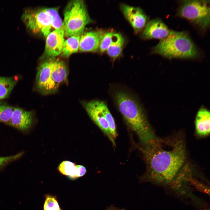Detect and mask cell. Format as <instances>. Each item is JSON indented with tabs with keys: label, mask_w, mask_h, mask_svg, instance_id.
<instances>
[{
	"label": "cell",
	"mask_w": 210,
	"mask_h": 210,
	"mask_svg": "<svg viewBox=\"0 0 210 210\" xmlns=\"http://www.w3.org/2000/svg\"><path fill=\"white\" fill-rule=\"evenodd\" d=\"M139 149L146 165L141 181L169 185L181 182L186 158L182 139L155 137Z\"/></svg>",
	"instance_id": "1"
},
{
	"label": "cell",
	"mask_w": 210,
	"mask_h": 210,
	"mask_svg": "<svg viewBox=\"0 0 210 210\" xmlns=\"http://www.w3.org/2000/svg\"><path fill=\"white\" fill-rule=\"evenodd\" d=\"M114 100L126 124L137 136L142 145L155 138L143 109L136 99L122 90L115 92Z\"/></svg>",
	"instance_id": "2"
},
{
	"label": "cell",
	"mask_w": 210,
	"mask_h": 210,
	"mask_svg": "<svg viewBox=\"0 0 210 210\" xmlns=\"http://www.w3.org/2000/svg\"><path fill=\"white\" fill-rule=\"evenodd\" d=\"M155 53L170 58H191L199 54L195 45L185 32L171 31L153 48Z\"/></svg>",
	"instance_id": "3"
},
{
	"label": "cell",
	"mask_w": 210,
	"mask_h": 210,
	"mask_svg": "<svg viewBox=\"0 0 210 210\" xmlns=\"http://www.w3.org/2000/svg\"><path fill=\"white\" fill-rule=\"evenodd\" d=\"M64 12L63 25L64 36L66 37L80 36L85 26L92 22L83 0L70 1Z\"/></svg>",
	"instance_id": "4"
},
{
	"label": "cell",
	"mask_w": 210,
	"mask_h": 210,
	"mask_svg": "<svg viewBox=\"0 0 210 210\" xmlns=\"http://www.w3.org/2000/svg\"><path fill=\"white\" fill-rule=\"evenodd\" d=\"M207 1L185 0L182 2L178 14L205 29L209 25L210 7Z\"/></svg>",
	"instance_id": "5"
},
{
	"label": "cell",
	"mask_w": 210,
	"mask_h": 210,
	"mask_svg": "<svg viewBox=\"0 0 210 210\" xmlns=\"http://www.w3.org/2000/svg\"><path fill=\"white\" fill-rule=\"evenodd\" d=\"M22 18L27 27L34 33H41L46 37L50 32L51 19L44 8L26 10Z\"/></svg>",
	"instance_id": "6"
},
{
	"label": "cell",
	"mask_w": 210,
	"mask_h": 210,
	"mask_svg": "<svg viewBox=\"0 0 210 210\" xmlns=\"http://www.w3.org/2000/svg\"><path fill=\"white\" fill-rule=\"evenodd\" d=\"M55 59V57L48 58L37 69L36 78V87L38 91L43 94L54 93L51 73Z\"/></svg>",
	"instance_id": "7"
},
{
	"label": "cell",
	"mask_w": 210,
	"mask_h": 210,
	"mask_svg": "<svg viewBox=\"0 0 210 210\" xmlns=\"http://www.w3.org/2000/svg\"><path fill=\"white\" fill-rule=\"evenodd\" d=\"M83 105L91 119L107 136L113 145L115 146V140L110 133L108 123L97 106L96 100L84 102Z\"/></svg>",
	"instance_id": "8"
},
{
	"label": "cell",
	"mask_w": 210,
	"mask_h": 210,
	"mask_svg": "<svg viewBox=\"0 0 210 210\" xmlns=\"http://www.w3.org/2000/svg\"><path fill=\"white\" fill-rule=\"evenodd\" d=\"M120 8L135 33L139 32L144 27L146 24L147 17L141 8L122 4Z\"/></svg>",
	"instance_id": "9"
},
{
	"label": "cell",
	"mask_w": 210,
	"mask_h": 210,
	"mask_svg": "<svg viewBox=\"0 0 210 210\" xmlns=\"http://www.w3.org/2000/svg\"><path fill=\"white\" fill-rule=\"evenodd\" d=\"M63 25L50 32L46 36L45 54L47 57H55L61 53L64 42Z\"/></svg>",
	"instance_id": "10"
},
{
	"label": "cell",
	"mask_w": 210,
	"mask_h": 210,
	"mask_svg": "<svg viewBox=\"0 0 210 210\" xmlns=\"http://www.w3.org/2000/svg\"><path fill=\"white\" fill-rule=\"evenodd\" d=\"M171 31L161 20L155 19L151 20L146 24L141 36L145 39L161 40L167 37Z\"/></svg>",
	"instance_id": "11"
},
{
	"label": "cell",
	"mask_w": 210,
	"mask_h": 210,
	"mask_svg": "<svg viewBox=\"0 0 210 210\" xmlns=\"http://www.w3.org/2000/svg\"><path fill=\"white\" fill-rule=\"evenodd\" d=\"M105 33V32L101 29L83 33L80 37L79 50L82 52L97 51L101 40Z\"/></svg>",
	"instance_id": "12"
},
{
	"label": "cell",
	"mask_w": 210,
	"mask_h": 210,
	"mask_svg": "<svg viewBox=\"0 0 210 210\" xmlns=\"http://www.w3.org/2000/svg\"><path fill=\"white\" fill-rule=\"evenodd\" d=\"M32 121L31 111L16 107H14L11 118L7 124L19 130L25 131L30 127Z\"/></svg>",
	"instance_id": "13"
},
{
	"label": "cell",
	"mask_w": 210,
	"mask_h": 210,
	"mask_svg": "<svg viewBox=\"0 0 210 210\" xmlns=\"http://www.w3.org/2000/svg\"><path fill=\"white\" fill-rule=\"evenodd\" d=\"M68 70L64 62L55 58L51 73V78L54 93L55 92L60 85L67 79Z\"/></svg>",
	"instance_id": "14"
},
{
	"label": "cell",
	"mask_w": 210,
	"mask_h": 210,
	"mask_svg": "<svg viewBox=\"0 0 210 210\" xmlns=\"http://www.w3.org/2000/svg\"><path fill=\"white\" fill-rule=\"evenodd\" d=\"M209 111L205 108H202L198 111L195 122L197 134L203 137L208 135L210 133Z\"/></svg>",
	"instance_id": "15"
},
{
	"label": "cell",
	"mask_w": 210,
	"mask_h": 210,
	"mask_svg": "<svg viewBox=\"0 0 210 210\" xmlns=\"http://www.w3.org/2000/svg\"><path fill=\"white\" fill-rule=\"evenodd\" d=\"M58 169L60 173L71 179L82 176L85 173L84 168L82 165H77L74 163L68 160L61 162Z\"/></svg>",
	"instance_id": "16"
},
{
	"label": "cell",
	"mask_w": 210,
	"mask_h": 210,
	"mask_svg": "<svg viewBox=\"0 0 210 210\" xmlns=\"http://www.w3.org/2000/svg\"><path fill=\"white\" fill-rule=\"evenodd\" d=\"M125 43L123 37L120 34L115 33L113 41L106 51L108 55L114 60L120 56Z\"/></svg>",
	"instance_id": "17"
},
{
	"label": "cell",
	"mask_w": 210,
	"mask_h": 210,
	"mask_svg": "<svg viewBox=\"0 0 210 210\" xmlns=\"http://www.w3.org/2000/svg\"><path fill=\"white\" fill-rule=\"evenodd\" d=\"M18 80L17 77L0 76V100L9 96Z\"/></svg>",
	"instance_id": "18"
},
{
	"label": "cell",
	"mask_w": 210,
	"mask_h": 210,
	"mask_svg": "<svg viewBox=\"0 0 210 210\" xmlns=\"http://www.w3.org/2000/svg\"><path fill=\"white\" fill-rule=\"evenodd\" d=\"M97 104L103 113L108 124L110 133L115 140L118 136L114 119L106 104L103 101L96 100Z\"/></svg>",
	"instance_id": "19"
},
{
	"label": "cell",
	"mask_w": 210,
	"mask_h": 210,
	"mask_svg": "<svg viewBox=\"0 0 210 210\" xmlns=\"http://www.w3.org/2000/svg\"><path fill=\"white\" fill-rule=\"evenodd\" d=\"M80 36H74L69 37L64 43L61 53L63 56L68 57L79 50Z\"/></svg>",
	"instance_id": "20"
},
{
	"label": "cell",
	"mask_w": 210,
	"mask_h": 210,
	"mask_svg": "<svg viewBox=\"0 0 210 210\" xmlns=\"http://www.w3.org/2000/svg\"><path fill=\"white\" fill-rule=\"evenodd\" d=\"M49 15L51 19V26L55 29L61 28L63 25L62 22L58 13L57 8H44Z\"/></svg>",
	"instance_id": "21"
},
{
	"label": "cell",
	"mask_w": 210,
	"mask_h": 210,
	"mask_svg": "<svg viewBox=\"0 0 210 210\" xmlns=\"http://www.w3.org/2000/svg\"><path fill=\"white\" fill-rule=\"evenodd\" d=\"M14 107L0 102V123H7L10 120Z\"/></svg>",
	"instance_id": "22"
},
{
	"label": "cell",
	"mask_w": 210,
	"mask_h": 210,
	"mask_svg": "<svg viewBox=\"0 0 210 210\" xmlns=\"http://www.w3.org/2000/svg\"><path fill=\"white\" fill-rule=\"evenodd\" d=\"M115 34L111 31L104 34L101 40L98 49L101 53L106 51L113 41Z\"/></svg>",
	"instance_id": "23"
},
{
	"label": "cell",
	"mask_w": 210,
	"mask_h": 210,
	"mask_svg": "<svg viewBox=\"0 0 210 210\" xmlns=\"http://www.w3.org/2000/svg\"><path fill=\"white\" fill-rule=\"evenodd\" d=\"M24 154L23 152H20L12 155L0 157V169L18 159Z\"/></svg>",
	"instance_id": "24"
},
{
	"label": "cell",
	"mask_w": 210,
	"mask_h": 210,
	"mask_svg": "<svg viewBox=\"0 0 210 210\" xmlns=\"http://www.w3.org/2000/svg\"><path fill=\"white\" fill-rule=\"evenodd\" d=\"M43 210H62L57 201L49 202L44 204Z\"/></svg>",
	"instance_id": "25"
},
{
	"label": "cell",
	"mask_w": 210,
	"mask_h": 210,
	"mask_svg": "<svg viewBox=\"0 0 210 210\" xmlns=\"http://www.w3.org/2000/svg\"><path fill=\"white\" fill-rule=\"evenodd\" d=\"M107 210H123V209H119L113 206H111L108 208Z\"/></svg>",
	"instance_id": "26"
}]
</instances>
